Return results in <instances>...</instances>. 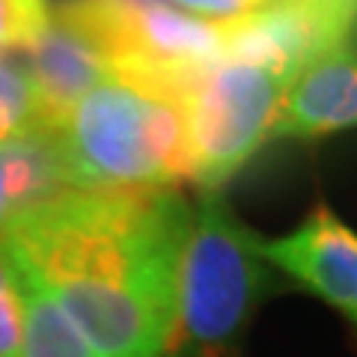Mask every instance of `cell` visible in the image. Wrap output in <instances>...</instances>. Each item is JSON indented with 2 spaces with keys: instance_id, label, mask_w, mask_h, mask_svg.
Listing matches in <instances>:
<instances>
[{
  "instance_id": "1",
  "label": "cell",
  "mask_w": 357,
  "mask_h": 357,
  "mask_svg": "<svg viewBox=\"0 0 357 357\" xmlns=\"http://www.w3.org/2000/svg\"><path fill=\"white\" fill-rule=\"evenodd\" d=\"M194 206L176 188L63 191L0 232L98 357H164Z\"/></svg>"
},
{
  "instance_id": "2",
  "label": "cell",
  "mask_w": 357,
  "mask_h": 357,
  "mask_svg": "<svg viewBox=\"0 0 357 357\" xmlns=\"http://www.w3.org/2000/svg\"><path fill=\"white\" fill-rule=\"evenodd\" d=\"M69 191L173 188L191 178L185 98L170 86L110 72L57 128Z\"/></svg>"
},
{
  "instance_id": "3",
  "label": "cell",
  "mask_w": 357,
  "mask_h": 357,
  "mask_svg": "<svg viewBox=\"0 0 357 357\" xmlns=\"http://www.w3.org/2000/svg\"><path fill=\"white\" fill-rule=\"evenodd\" d=\"M259 232L229 208L223 191H199L176 286V321L167 354L208 357L229 349L271 289Z\"/></svg>"
},
{
  "instance_id": "4",
  "label": "cell",
  "mask_w": 357,
  "mask_h": 357,
  "mask_svg": "<svg viewBox=\"0 0 357 357\" xmlns=\"http://www.w3.org/2000/svg\"><path fill=\"white\" fill-rule=\"evenodd\" d=\"M295 77L268 63L218 57L185 89L191 182L199 191L223 185L271 140V126Z\"/></svg>"
},
{
  "instance_id": "5",
  "label": "cell",
  "mask_w": 357,
  "mask_h": 357,
  "mask_svg": "<svg viewBox=\"0 0 357 357\" xmlns=\"http://www.w3.org/2000/svg\"><path fill=\"white\" fill-rule=\"evenodd\" d=\"M102 42L110 72L170 86L188 84L227 51L229 21H208L161 0H86L69 9Z\"/></svg>"
},
{
  "instance_id": "6",
  "label": "cell",
  "mask_w": 357,
  "mask_h": 357,
  "mask_svg": "<svg viewBox=\"0 0 357 357\" xmlns=\"http://www.w3.org/2000/svg\"><path fill=\"white\" fill-rule=\"evenodd\" d=\"M265 262L357 325V232L319 206L280 238H259Z\"/></svg>"
},
{
  "instance_id": "7",
  "label": "cell",
  "mask_w": 357,
  "mask_h": 357,
  "mask_svg": "<svg viewBox=\"0 0 357 357\" xmlns=\"http://www.w3.org/2000/svg\"><path fill=\"white\" fill-rule=\"evenodd\" d=\"M24 69L36 93L42 126L57 131L72 107L110 75V60L96 33L69 13H54L27 48Z\"/></svg>"
},
{
  "instance_id": "8",
  "label": "cell",
  "mask_w": 357,
  "mask_h": 357,
  "mask_svg": "<svg viewBox=\"0 0 357 357\" xmlns=\"http://www.w3.org/2000/svg\"><path fill=\"white\" fill-rule=\"evenodd\" d=\"M357 128V45H340L307 63L289 84L271 140L325 137Z\"/></svg>"
},
{
  "instance_id": "9",
  "label": "cell",
  "mask_w": 357,
  "mask_h": 357,
  "mask_svg": "<svg viewBox=\"0 0 357 357\" xmlns=\"http://www.w3.org/2000/svg\"><path fill=\"white\" fill-rule=\"evenodd\" d=\"M0 253L9 268L15 298H18V319H21V349L18 357H98L75 321L66 316L60 301L48 292L33 268L0 244Z\"/></svg>"
},
{
  "instance_id": "10",
  "label": "cell",
  "mask_w": 357,
  "mask_h": 357,
  "mask_svg": "<svg viewBox=\"0 0 357 357\" xmlns=\"http://www.w3.org/2000/svg\"><path fill=\"white\" fill-rule=\"evenodd\" d=\"M66 188L57 131L39 128L13 143H0V232L15 218L57 197Z\"/></svg>"
},
{
  "instance_id": "11",
  "label": "cell",
  "mask_w": 357,
  "mask_h": 357,
  "mask_svg": "<svg viewBox=\"0 0 357 357\" xmlns=\"http://www.w3.org/2000/svg\"><path fill=\"white\" fill-rule=\"evenodd\" d=\"M39 128L45 126L27 69L0 57V143H13Z\"/></svg>"
},
{
  "instance_id": "12",
  "label": "cell",
  "mask_w": 357,
  "mask_h": 357,
  "mask_svg": "<svg viewBox=\"0 0 357 357\" xmlns=\"http://www.w3.org/2000/svg\"><path fill=\"white\" fill-rule=\"evenodd\" d=\"M48 0H0V54L24 51L48 27Z\"/></svg>"
},
{
  "instance_id": "13",
  "label": "cell",
  "mask_w": 357,
  "mask_h": 357,
  "mask_svg": "<svg viewBox=\"0 0 357 357\" xmlns=\"http://www.w3.org/2000/svg\"><path fill=\"white\" fill-rule=\"evenodd\" d=\"M21 349V319H18V298L13 280H9L6 259L0 253V357H18Z\"/></svg>"
},
{
  "instance_id": "14",
  "label": "cell",
  "mask_w": 357,
  "mask_h": 357,
  "mask_svg": "<svg viewBox=\"0 0 357 357\" xmlns=\"http://www.w3.org/2000/svg\"><path fill=\"white\" fill-rule=\"evenodd\" d=\"M161 3H170L182 9V13H191L208 21H238L244 15L259 13L274 0H161Z\"/></svg>"
},
{
  "instance_id": "15",
  "label": "cell",
  "mask_w": 357,
  "mask_h": 357,
  "mask_svg": "<svg viewBox=\"0 0 357 357\" xmlns=\"http://www.w3.org/2000/svg\"><path fill=\"white\" fill-rule=\"evenodd\" d=\"M51 9H69V6H77V3H86V0H48Z\"/></svg>"
}]
</instances>
